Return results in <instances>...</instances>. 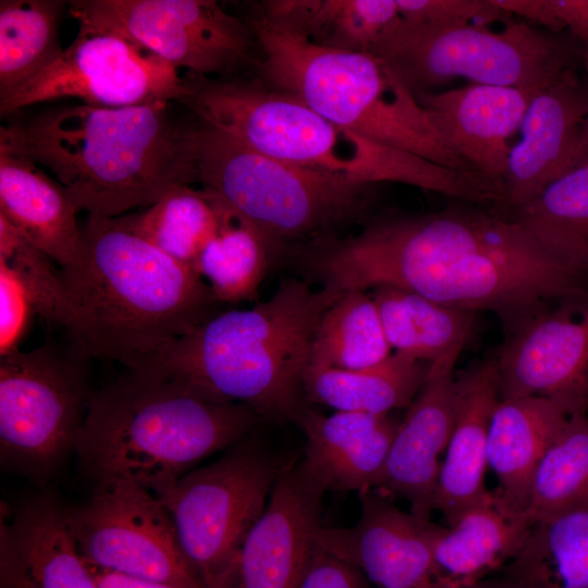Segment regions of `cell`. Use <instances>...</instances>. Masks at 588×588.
Instances as JSON below:
<instances>
[{
  "label": "cell",
  "mask_w": 588,
  "mask_h": 588,
  "mask_svg": "<svg viewBox=\"0 0 588 588\" xmlns=\"http://www.w3.org/2000/svg\"><path fill=\"white\" fill-rule=\"evenodd\" d=\"M392 353L371 294L346 291L323 313L308 366L355 370L373 366Z\"/></svg>",
  "instance_id": "836d02e7"
},
{
  "label": "cell",
  "mask_w": 588,
  "mask_h": 588,
  "mask_svg": "<svg viewBox=\"0 0 588 588\" xmlns=\"http://www.w3.org/2000/svg\"><path fill=\"white\" fill-rule=\"evenodd\" d=\"M588 507V414L568 418L542 458L531 487V524Z\"/></svg>",
  "instance_id": "d590c367"
},
{
  "label": "cell",
  "mask_w": 588,
  "mask_h": 588,
  "mask_svg": "<svg viewBox=\"0 0 588 588\" xmlns=\"http://www.w3.org/2000/svg\"><path fill=\"white\" fill-rule=\"evenodd\" d=\"M400 17L421 25L451 26L493 22L506 24L513 15L492 0H396Z\"/></svg>",
  "instance_id": "74e56055"
},
{
  "label": "cell",
  "mask_w": 588,
  "mask_h": 588,
  "mask_svg": "<svg viewBox=\"0 0 588 588\" xmlns=\"http://www.w3.org/2000/svg\"><path fill=\"white\" fill-rule=\"evenodd\" d=\"M525 17L553 33L567 29L588 44V0H530Z\"/></svg>",
  "instance_id": "ab89813d"
},
{
  "label": "cell",
  "mask_w": 588,
  "mask_h": 588,
  "mask_svg": "<svg viewBox=\"0 0 588 588\" xmlns=\"http://www.w3.org/2000/svg\"><path fill=\"white\" fill-rule=\"evenodd\" d=\"M258 419L243 404L126 369L93 390L74 454L93 488L122 481L160 498L198 462L247 437Z\"/></svg>",
  "instance_id": "277c9868"
},
{
  "label": "cell",
  "mask_w": 588,
  "mask_h": 588,
  "mask_svg": "<svg viewBox=\"0 0 588 588\" xmlns=\"http://www.w3.org/2000/svg\"><path fill=\"white\" fill-rule=\"evenodd\" d=\"M198 122L197 183L253 223L274 256L293 244L328 240L368 203L372 185L279 161Z\"/></svg>",
  "instance_id": "ba28073f"
},
{
  "label": "cell",
  "mask_w": 588,
  "mask_h": 588,
  "mask_svg": "<svg viewBox=\"0 0 588 588\" xmlns=\"http://www.w3.org/2000/svg\"><path fill=\"white\" fill-rule=\"evenodd\" d=\"M429 364L392 353L362 369L342 370L307 366L303 391L307 403L340 412L383 415L412 404L421 389Z\"/></svg>",
  "instance_id": "f1b7e54d"
},
{
  "label": "cell",
  "mask_w": 588,
  "mask_h": 588,
  "mask_svg": "<svg viewBox=\"0 0 588 588\" xmlns=\"http://www.w3.org/2000/svg\"><path fill=\"white\" fill-rule=\"evenodd\" d=\"M0 261L15 274L29 296L35 313L50 326L63 328L74 340L78 333V314L61 271L52 259L27 242L0 216Z\"/></svg>",
  "instance_id": "8d00e7d4"
},
{
  "label": "cell",
  "mask_w": 588,
  "mask_h": 588,
  "mask_svg": "<svg viewBox=\"0 0 588 588\" xmlns=\"http://www.w3.org/2000/svg\"><path fill=\"white\" fill-rule=\"evenodd\" d=\"M34 306L12 270L0 261V357L19 348Z\"/></svg>",
  "instance_id": "f35d334b"
},
{
  "label": "cell",
  "mask_w": 588,
  "mask_h": 588,
  "mask_svg": "<svg viewBox=\"0 0 588 588\" xmlns=\"http://www.w3.org/2000/svg\"><path fill=\"white\" fill-rule=\"evenodd\" d=\"M79 26L119 35L175 69L212 75L240 69L250 57L248 23L215 0H72Z\"/></svg>",
  "instance_id": "7c38bea8"
},
{
  "label": "cell",
  "mask_w": 588,
  "mask_h": 588,
  "mask_svg": "<svg viewBox=\"0 0 588 588\" xmlns=\"http://www.w3.org/2000/svg\"><path fill=\"white\" fill-rule=\"evenodd\" d=\"M563 302L505 331L494 356L500 400L541 397L568 417L588 414V297Z\"/></svg>",
  "instance_id": "9a60e30c"
},
{
  "label": "cell",
  "mask_w": 588,
  "mask_h": 588,
  "mask_svg": "<svg viewBox=\"0 0 588 588\" xmlns=\"http://www.w3.org/2000/svg\"><path fill=\"white\" fill-rule=\"evenodd\" d=\"M568 418L541 397L500 400L489 428L487 463L499 482L497 494L512 510L527 514L536 471Z\"/></svg>",
  "instance_id": "484cf974"
},
{
  "label": "cell",
  "mask_w": 588,
  "mask_h": 588,
  "mask_svg": "<svg viewBox=\"0 0 588 588\" xmlns=\"http://www.w3.org/2000/svg\"><path fill=\"white\" fill-rule=\"evenodd\" d=\"M248 24L268 85L368 139L443 167L458 166L429 112L380 59L317 46L258 15Z\"/></svg>",
  "instance_id": "52a82bcc"
},
{
  "label": "cell",
  "mask_w": 588,
  "mask_h": 588,
  "mask_svg": "<svg viewBox=\"0 0 588 588\" xmlns=\"http://www.w3.org/2000/svg\"><path fill=\"white\" fill-rule=\"evenodd\" d=\"M198 125L196 118L176 117L171 102L82 103L1 126L0 138L47 169L78 211L117 218L151 206L175 185L198 181Z\"/></svg>",
  "instance_id": "7a4b0ae2"
},
{
  "label": "cell",
  "mask_w": 588,
  "mask_h": 588,
  "mask_svg": "<svg viewBox=\"0 0 588 588\" xmlns=\"http://www.w3.org/2000/svg\"><path fill=\"white\" fill-rule=\"evenodd\" d=\"M82 241L79 260L60 271L78 314L74 341L91 358L131 369L220 311L194 269L118 218L88 216Z\"/></svg>",
  "instance_id": "5b68a950"
},
{
  "label": "cell",
  "mask_w": 588,
  "mask_h": 588,
  "mask_svg": "<svg viewBox=\"0 0 588 588\" xmlns=\"http://www.w3.org/2000/svg\"><path fill=\"white\" fill-rule=\"evenodd\" d=\"M371 297L393 353L431 364L458 357L470 336L476 311L393 286L372 289Z\"/></svg>",
  "instance_id": "83f0119b"
},
{
  "label": "cell",
  "mask_w": 588,
  "mask_h": 588,
  "mask_svg": "<svg viewBox=\"0 0 588 588\" xmlns=\"http://www.w3.org/2000/svg\"><path fill=\"white\" fill-rule=\"evenodd\" d=\"M505 216L551 258L580 278L588 272V163Z\"/></svg>",
  "instance_id": "4dcf8cb0"
},
{
  "label": "cell",
  "mask_w": 588,
  "mask_h": 588,
  "mask_svg": "<svg viewBox=\"0 0 588 588\" xmlns=\"http://www.w3.org/2000/svg\"><path fill=\"white\" fill-rule=\"evenodd\" d=\"M91 569L99 588H174L168 585L137 579L95 567H91Z\"/></svg>",
  "instance_id": "b9f144b4"
},
{
  "label": "cell",
  "mask_w": 588,
  "mask_h": 588,
  "mask_svg": "<svg viewBox=\"0 0 588 588\" xmlns=\"http://www.w3.org/2000/svg\"><path fill=\"white\" fill-rule=\"evenodd\" d=\"M0 588H99L57 495L44 492L2 510Z\"/></svg>",
  "instance_id": "ffe728a7"
},
{
  "label": "cell",
  "mask_w": 588,
  "mask_h": 588,
  "mask_svg": "<svg viewBox=\"0 0 588 588\" xmlns=\"http://www.w3.org/2000/svg\"><path fill=\"white\" fill-rule=\"evenodd\" d=\"M297 588H370L355 566L315 547Z\"/></svg>",
  "instance_id": "60d3db41"
},
{
  "label": "cell",
  "mask_w": 588,
  "mask_h": 588,
  "mask_svg": "<svg viewBox=\"0 0 588 588\" xmlns=\"http://www.w3.org/2000/svg\"><path fill=\"white\" fill-rule=\"evenodd\" d=\"M324 493L301 461L283 466L244 541L230 588H297L316 547Z\"/></svg>",
  "instance_id": "ac0fdd59"
},
{
  "label": "cell",
  "mask_w": 588,
  "mask_h": 588,
  "mask_svg": "<svg viewBox=\"0 0 588 588\" xmlns=\"http://www.w3.org/2000/svg\"><path fill=\"white\" fill-rule=\"evenodd\" d=\"M499 574L523 588H588V507L532 524Z\"/></svg>",
  "instance_id": "1f68e13d"
},
{
  "label": "cell",
  "mask_w": 588,
  "mask_h": 588,
  "mask_svg": "<svg viewBox=\"0 0 588 588\" xmlns=\"http://www.w3.org/2000/svg\"><path fill=\"white\" fill-rule=\"evenodd\" d=\"M77 212L57 180L0 138V216L58 262L61 270L81 258L83 241Z\"/></svg>",
  "instance_id": "cb8c5ba5"
},
{
  "label": "cell",
  "mask_w": 588,
  "mask_h": 588,
  "mask_svg": "<svg viewBox=\"0 0 588 588\" xmlns=\"http://www.w3.org/2000/svg\"><path fill=\"white\" fill-rule=\"evenodd\" d=\"M62 0L0 1V101L51 65L63 50Z\"/></svg>",
  "instance_id": "d6a6232c"
},
{
  "label": "cell",
  "mask_w": 588,
  "mask_h": 588,
  "mask_svg": "<svg viewBox=\"0 0 588 588\" xmlns=\"http://www.w3.org/2000/svg\"><path fill=\"white\" fill-rule=\"evenodd\" d=\"M371 56L418 96L456 77L539 88L572 70L574 50L563 38L515 19L493 32L478 24L433 26L399 17Z\"/></svg>",
  "instance_id": "9c48e42d"
},
{
  "label": "cell",
  "mask_w": 588,
  "mask_h": 588,
  "mask_svg": "<svg viewBox=\"0 0 588 588\" xmlns=\"http://www.w3.org/2000/svg\"><path fill=\"white\" fill-rule=\"evenodd\" d=\"M266 236L233 208L220 231L200 252L195 271L222 304L257 297L274 258Z\"/></svg>",
  "instance_id": "e575fe53"
},
{
  "label": "cell",
  "mask_w": 588,
  "mask_h": 588,
  "mask_svg": "<svg viewBox=\"0 0 588 588\" xmlns=\"http://www.w3.org/2000/svg\"><path fill=\"white\" fill-rule=\"evenodd\" d=\"M78 550L91 567L174 588H206L159 498L128 482L93 488L65 507Z\"/></svg>",
  "instance_id": "4fadbf2b"
},
{
  "label": "cell",
  "mask_w": 588,
  "mask_h": 588,
  "mask_svg": "<svg viewBox=\"0 0 588 588\" xmlns=\"http://www.w3.org/2000/svg\"><path fill=\"white\" fill-rule=\"evenodd\" d=\"M359 495L358 520L351 527L321 525L316 546L357 567L376 588H437V525L402 511L377 488Z\"/></svg>",
  "instance_id": "2e32d148"
},
{
  "label": "cell",
  "mask_w": 588,
  "mask_h": 588,
  "mask_svg": "<svg viewBox=\"0 0 588 588\" xmlns=\"http://www.w3.org/2000/svg\"><path fill=\"white\" fill-rule=\"evenodd\" d=\"M231 211L216 193L181 184L168 189L143 211L117 218L143 240L194 269L200 252L217 235Z\"/></svg>",
  "instance_id": "f546056e"
},
{
  "label": "cell",
  "mask_w": 588,
  "mask_h": 588,
  "mask_svg": "<svg viewBox=\"0 0 588 588\" xmlns=\"http://www.w3.org/2000/svg\"><path fill=\"white\" fill-rule=\"evenodd\" d=\"M537 90L473 84L416 97L457 156L491 181L502 196L512 148L509 140L519 130Z\"/></svg>",
  "instance_id": "44dd1931"
},
{
  "label": "cell",
  "mask_w": 588,
  "mask_h": 588,
  "mask_svg": "<svg viewBox=\"0 0 588 588\" xmlns=\"http://www.w3.org/2000/svg\"><path fill=\"white\" fill-rule=\"evenodd\" d=\"M256 15L317 46L367 54L400 17L396 0H270Z\"/></svg>",
  "instance_id": "4316f807"
},
{
  "label": "cell",
  "mask_w": 588,
  "mask_h": 588,
  "mask_svg": "<svg viewBox=\"0 0 588 588\" xmlns=\"http://www.w3.org/2000/svg\"><path fill=\"white\" fill-rule=\"evenodd\" d=\"M456 588H523L510 578L497 574L477 583Z\"/></svg>",
  "instance_id": "7bdbcfd3"
},
{
  "label": "cell",
  "mask_w": 588,
  "mask_h": 588,
  "mask_svg": "<svg viewBox=\"0 0 588 588\" xmlns=\"http://www.w3.org/2000/svg\"><path fill=\"white\" fill-rule=\"evenodd\" d=\"M532 524L497 492L463 512L448 527L437 525L433 558L437 588H456L499 574L522 549Z\"/></svg>",
  "instance_id": "d4e9b609"
},
{
  "label": "cell",
  "mask_w": 588,
  "mask_h": 588,
  "mask_svg": "<svg viewBox=\"0 0 588 588\" xmlns=\"http://www.w3.org/2000/svg\"><path fill=\"white\" fill-rule=\"evenodd\" d=\"M180 103L204 124L279 161L356 183L395 182L464 199L466 172L343 128L296 97L260 81L183 74Z\"/></svg>",
  "instance_id": "8992f818"
},
{
  "label": "cell",
  "mask_w": 588,
  "mask_h": 588,
  "mask_svg": "<svg viewBox=\"0 0 588 588\" xmlns=\"http://www.w3.org/2000/svg\"><path fill=\"white\" fill-rule=\"evenodd\" d=\"M303 265L336 295L393 286L492 311L505 331L553 299L583 293L579 278L516 222L467 207L375 222L352 237L310 246Z\"/></svg>",
  "instance_id": "6da1fadb"
},
{
  "label": "cell",
  "mask_w": 588,
  "mask_h": 588,
  "mask_svg": "<svg viewBox=\"0 0 588 588\" xmlns=\"http://www.w3.org/2000/svg\"><path fill=\"white\" fill-rule=\"evenodd\" d=\"M458 357L429 364L426 380L401 420L382 476L375 488L408 502L409 512L430 519L440 474L455 418Z\"/></svg>",
  "instance_id": "d6986e66"
},
{
  "label": "cell",
  "mask_w": 588,
  "mask_h": 588,
  "mask_svg": "<svg viewBox=\"0 0 588 588\" xmlns=\"http://www.w3.org/2000/svg\"><path fill=\"white\" fill-rule=\"evenodd\" d=\"M585 142H586V146H587V149H588V123H587V127H586V132H585Z\"/></svg>",
  "instance_id": "ee69618b"
},
{
  "label": "cell",
  "mask_w": 588,
  "mask_h": 588,
  "mask_svg": "<svg viewBox=\"0 0 588 588\" xmlns=\"http://www.w3.org/2000/svg\"><path fill=\"white\" fill-rule=\"evenodd\" d=\"M282 467L272 452L245 437L159 498L206 588L231 587L241 549Z\"/></svg>",
  "instance_id": "8fae6325"
},
{
  "label": "cell",
  "mask_w": 588,
  "mask_h": 588,
  "mask_svg": "<svg viewBox=\"0 0 588 588\" xmlns=\"http://www.w3.org/2000/svg\"><path fill=\"white\" fill-rule=\"evenodd\" d=\"M500 402L495 357L455 376V418L441 463L434 510L448 525L490 495L486 488L487 441Z\"/></svg>",
  "instance_id": "603a6c76"
},
{
  "label": "cell",
  "mask_w": 588,
  "mask_h": 588,
  "mask_svg": "<svg viewBox=\"0 0 588 588\" xmlns=\"http://www.w3.org/2000/svg\"><path fill=\"white\" fill-rule=\"evenodd\" d=\"M338 295L285 278L265 302L218 311L131 370L187 383L273 422L307 406L303 377L318 323Z\"/></svg>",
  "instance_id": "3957f363"
},
{
  "label": "cell",
  "mask_w": 588,
  "mask_h": 588,
  "mask_svg": "<svg viewBox=\"0 0 588 588\" xmlns=\"http://www.w3.org/2000/svg\"><path fill=\"white\" fill-rule=\"evenodd\" d=\"M184 95L183 75L168 62L119 35L79 26L51 65L0 101V114L64 98L121 108L180 102Z\"/></svg>",
  "instance_id": "5bb4252c"
},
{
  "label": "cell",
  "mask_w": 588,
  "mask_h": 588,
  "mask_svg": "<svg viewBox=\"0 0 588 588\" xmlns=\"http://www.w3.org/2000/svg\"><path fill=\"white\" fill-rule=\"evenodd\" d=\"M587 123L588 93L573 70L538 88L520 124V139L510 151L500 207L514 210L588 163Z\"/></svg>",
  "instance_id": "e0dca14e"
},
{
  "label": "cell",
  "mask_w": 588,
  "mask_h": 588,
  "mask_svg": "<svg viewBox=\"0 0 588 588\" xmlns=\"http://www.w3.org/2000/svg\"><path fill=\"white\" fill-rule=\"evenodd\" d=\"M294 424L306 440L301 462L321 488L360 493L379 482L401 420L390 414L323 415L306 406Z\"/></svg>",
  "instance_id": "7402d4cb"
},
{
  "label": "cell",
  "mask_w": 588,
  "mask_h": 588,
  "mask_svg": "<svg viewBox=\"0 0 588 588\" xmlns=\"http://www.w3.org/2000/svg\"><path fill=\"white\" fill-rule=\"evenodd\" d=\"M77 342L46 341L0 357V462L45 485L74 453L93 390Z\"/></svg>",
  "instance_id": "30bf717a"
}]
</instances>
